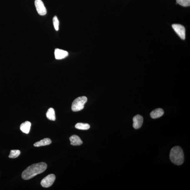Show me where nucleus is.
<instances>
[{"instance_id": "obj_1", "label": "nucleus", "mask_w": 190, "mask_h": 190, "mask_svg": "<svg viewBox=\"0 0 190 190\" xmlns=\"http://www.w3.org/2000/svg\"><path fill=\"white\" fill-rule=\"evenodd\" d=\"M45 163L40 162L29 166L23 172L21 177L24 180H29L35 176L43 173L47 168Z\"/></svg>"}, {"instance_id": "obj_2", "label": "nucleus", "mask_w": 190, "mask_h": 190, "mask_svg": "<svg viewBox=\"0 0 190 190\" xmlns=\"http://www.w3.org/2000/svg\"><path fill=\"white\" fill-rule=\"evenodd\" d=\"M170 158L171 162L176 165L180 166L183 164L184 155L182 148L179 146L172 148L170 152Z\"/></svg>"}, {"instance_id": "obj_3", "label": "nucleus", "mask_w": 190, "mask_h": 190, "mask_svg": "<svg viewBox=\"0 0 190 190\" xmlns=\"http://www.w3.org/2000/svg\"><path fill=\"white\" fill-rule=\"evenodd\" d=\"M87 98L85 96L77 98L73 101L71 105V110L74 112H78L84 108V105L87 102Z\"/></svg>"}, {"instance_id": "obj_4", "label": "nucleus", "mask_w": 190, "mask_h": 190, "mask_svg": "<svg viewBox=\"0 0 190 190\" xmlns=\"http://www.w3.org/2000/svg\"><path fill=\"white\" fill-rule=\"evenodd\" d=\"M55 179H56V177L53 174L48 175L41 181V184L43 187H50L54 183Z\"/></svg>"}, {"instance_id": "obj_5", "label": "nucleus", "mask_w": 190, "mask_h": 190, "mask_svg": "<svg viewBox=\"0 0 190 190\" xmlns=\"http://www.w3.org/2000/svg\"><path fill=\"white\" fill-rule=\"evenodd\" d=\"M172 26L181 39L184 40L185 39L186 29L184 26L179 24H173Z\"/></svg>"}, {"instance_id": "obj_6", "label": "nucleus", "mask_w": 190, "mask_h": 190, "mask_svg": "<svg viewBox=\"0 0 190 190\" xmlns=\"http://www.w3.org/2000/svg\"><path fill=\"white\" fill-rule=\"evenodd\" d=\"M35 4L37 12L39 15L44 16L46 14V10L44 3L41 0H35Z\"/></svg>"}, {"instance_id": "obj_7", "label": "nucleus", "mask_w": 190, "mask_h": 190, "mask_svg": "<svg viewBox=\"0 0 190 190\" xmlns=\"http://www.w3.org/2000/svg\"><path fill=\"white\" fill-rule=\"evenodd\" d=\"M133 121V126L136 129L140 128L142 126L143 122V118L142 116L139 114L137 115L134 116Z\"/></svg>"}, {"instance_id": "obj_8", "label": "nucleus", "mask_w": 190, "mask_h": 190, "mask_svg": "<svg viewBox=\"0 0 190 190\" xmlns=\"http://www.w3.org/2000/svg\"><path fill=\"white\" fill-rule=\"evenodd\" d=\"M55 58L57 60H61L67 57L69 55L68 52L62 49H56L54 52Z\"/></svg>"}, {"instance_id": "obj_9", "label": "nucleus", "mask_w": 190, "mask_h": 190, "mask_svg": "<svg viewBox=\"0 0 190 190\" xmlns=\"http://www.w3.org/2000/svg\"><path fill=\"white\" fill-rule=\"evenodd\" d=\"M164 114V111L162 109L158 108L152 111L150 114V115L152 119H157L161 117Z\"/></svg>"}, {"instance_id": "obj_10", "label": "nucleus", "mask_w": 190, "mask_h": 190, "mask_svg": "<svg viewBox=\"0 0 190 190\" xmlns=\"http://www.w3.org/2000/svg\"><path fill=\"white\" fill-rule=\"evenodd\" d=\"M71 144L72 146H79L82 144V141L78 136L73 135L69 138Z\"/></svg>"}, {"instance_id": "obj_11", "label": "nucleus", "mask_w": 190, "mask_h": 190, "mask_svg": "<svg viewBox=\"0 0 190 190\" xmlns=\"http://www.w3.org/2000/svg\"><path fill=\"white\" fill-rule=\"evenodd\" d=\"M31 126V123L27 121L21 124L20 127V129L23 133L28 134L29 132Z\"/></svg>"}, {"instance_id": "obj_12", "label": "nucleus", "mask_w": 190, "mask_h": 190, "mask_svg": "<svg viewBox=\"0 0 190 190\" xmlns=\"http://www.w3.org/2000/svg\"><path fill=\"white\" fill-rule=\"evenodd\" d=\"M51 143V140L49 138H45V139L35 143L34 144V146L35 147L44 146L50 145Z\"/></svg>"}, {"instance_id": "obj_13", "label": "nucleus", "mask_w": 190, "mask_h": 190, "mask_svg": "<svg viewBox=\"0 0 190 190\" xmlns=\"http://www.w3.org/2000/svg\"><path fill=\"white\" fill-rule=\"evenodd\" d=\"M46 116L48 119L52 121H55L56 120L55 112L52 108H50L48 109L46 113Z\"/></svg>"}, {"instance_id": "obj_14", "label": "nucleus", "mask_w": 190, "mask_h": 190, "mask_svg": "<svg viewBox=\"0 0 190 190\" xmlns=\"http://www.w3.org/2000/svg\"><path fill=\"white\" fill-rule=\"evenodd\" d=\"M75 127L78 129L81 130H87L90 128V125L88 124L81 123H77Z\"/></svg>"}, {"instance_id": "obj_15", "label": "nucleus", "mask_w": 190, "mask_h": 190, "mask_svg": "<svg viewBox=\"0 0 190 190\" xmlns=\"http://www.w3.org/2000/svg\"><path fill=\"white\" fill-rule=\"evenodd\" d=\"M21 151L19 150H11L10 151V155L9 156V157L10 158L15 159L19 157Z\"/></svg>"}, {"instance_id": "obj_16", "label": "nucleus", "mask_w": 190, "mask_h": 190, "mask_svg": "<svg viewBox=\"0 0 190 190\" xmlns=\"http://www.w3.org/2000/svg\"><path fill=\"white\" fill-rule=\"evenodd\" d=\"M177 3L184 7L190 6V0H176Z\"/></svg>"}, {"instance_id": "obj_17", "label": "nucleus", "mask_w": 190, "mask_h": 190, "mask_svg": "<svg viewBox=\"0 0 190 190\" xmlns=\"http://www.w3.org/2000/svg\"><path fill=\"white\" fill-rule=\"evenodd\" d=\"M53 23L55 29L58 31L59 29V21L56 16H55L53 19Z\"/></svg>"}]
</instances>
